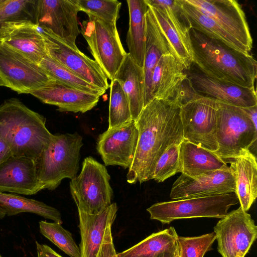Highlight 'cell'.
I'll list each match as a JSON object with an SVG mask.
<instances>
[{
	"instance_id": "6da1fadb",
	"label": "cell",
	"mask_w": 257,
	"mask_h": 257,
	"mask_svg": "<svg viewBox=\"0 0 257 257\" xmlns=\"http://www.w3.org/2000/svg\"><path fill=\"white\" fill-rule=\"evenodd\" d=\"M180 107L175 99L154 98L143 108L135 121L138 139L126 175L128 183L151 180L155 165L162 154L171 145H180L184 140Z\"/></svg>"
},
{
	"instance_id": "7a4b0ae2",
	"label": "cell",
	"mask_w": 257,
	"mask_h": 257,
	"mask_svg": "<svg viewBox=\"0 0 257 257\" xmlns=\"http://www.w3.org/2000/svg\"><path fill=\"white\" fill-rule=\"evenodd\" d=\"M193 64L205 75L255 88L257 62L251 54L237 51L193 29L190 30Z\"/></svg>"
},
{
	"instance_id": "3957f363",
	"label": "cell",
	"mask_w": 257,
	"mask_h": 257,
	"mask_svg": "<svg viewBox=\"0 0 257 257\" xmlns=\"http://www.w3.org/2000/svg\"><path fill=\"white\" fill-rule=\"evenodd\" d=\"M52 136L46 118L19 99L12 98L0 104V138L8 144L13 156L37 161Z\"/></svg>"
},
{
	"instance_id": "277c9868",
	"label": "cell",
	"mask_w": 257,
	"mask_h": 257,
	"mask_svg": "<svg viewBox=\"0 0 257 257\" xmlns=\"http://www.w3.org/2000/svg\"><path fill=\"white\" fill-rule=\"evenodd\" d=\"M82 137L77 133L53 135L37 161L38 178L43 189L53 190L62 180H71L79 170Z\"/></svg>"
},
{
	"instance_id": "5b68a950",
	"label": "cell",
	"mask_w": 257,
	"mask_h": 257,
	"mask_svg": "<svg viewBox=\"0 0 257 257\" xmlns=\"http://www.w3.org/2000/svg\"><path fill=\"white\" fill-rule=\"evenodd\" d=\"M214 153L226 163L256 145L257 128L242 107L219 102Z\"/></svg>"
},
{
	"instance_id": "8992f818",
	"label": "cell",
	"mask_w": 257,
	"mask_h": 257,
	"mask_svg": "<svg viewBox=\"0 0 257 257\" xmlns=\"http://www.w3.org/2000/svg\"><path fill=\"white\" fill-rule=\"evenodd\" d=\"M110 179L105 165L91 156L85 158L80 173L69 184L78 211L97 214L108 207L113 195Z\"/></svg>"
},
{
	"instance_id": "52a82bcc",
	"label": "cell",
	"mask_w": 257,
	"mask_h": 257,
	"mask_svg": "<svg viewBox=\"0 0 257 257\" xmlns=\"http://www.w3.org/2000/svg\"><path fill=\"white\" fill-rule=\"evenodd\" d=\"M239 203L236 194L231 193L155 203L147 210L151 219L163 224L179 219L211 217L222 218L229 208Z\"/></svg>"
},
{
	"instance_id": "ba28073f",
	"label": "cell",
	"mask_w": 257,
	"mask_h": 257,
	"mask_svg": "<svg viewBox=\"0 0 257 257\" xmlns=\"http://www.w3.org/2000/svg\"><path fill=\"white\" fill-rule=\"evenodd\" d=\"M88 16L81 24L80 32L94 60L112 80L127 53L121 44L116 23Z\"/></svg>"
},
{
	"instance_id": "9c48e42d",
	"label": "cell",
	"mask_w": 257,
	"mask_h": 257,
	"mask_svg": "<svg viewBox=\"0 0 257 257\" xmlns=\"http://www.w3.org/2000/svg\"><path fill=\"white\" fill-rule=\"evenodd\" d=\"M219 101L203 96L192 100L180 108L184 139L214 152Z\"/></svg>"
},
{
	"instance_id": "30bf717a",
	"label": "cell",
	"mask_w": 257,
	"mask_h": 257,
	"mask_svg": "<svg viewBox=\"0 0 257 257\" xmlns=\"http://www.w3.org/2000/svg\"><path fill=\"white\" fill-rule=\"evenodd\" d=\"M0 79L18 93H29L53 80L40 65L1 42Z\"/></svg>"
},
{
	"instance_id": "8fae6325",
	"label": "cell",
	"mask_w": 257,
	"mask_h": 257,
	"mask_svg": "<svg viewBox=\"0 0 257 257\" xmlns=\"http://www.w3.org/2000/svg\"><path fill=\"white\" fill-rule=\"evenodd\" d=\"M117 209L116 203H113L97 214H88L78 211L81 257H111L116 253L111 226Z\"/></svg>"
},
{
	"instance_id": "7c38bea8",
	"label": "cell",
	"mask_w": 257,
	"mask_h": 257,
	"mask_svg": "<svg viewBox=\"0 0 257 257\" xmlns=\"http://www.w3.org/2000/svg\"><path fill=\"white\" fill-rule=\"evenodd\" d=\"M222 257H245L257 237V226L240 206L228 212L214 227Z\"/></svg>"
},
{
	"instance_id": "4fadbf2b",
	"label": "cell",
	"mask_w": 257,
	"mask_h": 257,
	"mask_svg": "<svg viewBox=\"0 0 257 257\" xmlns=\"http://www.w3.org/2000/svg\"><path fill=\"white\" fill-rule=\"evenodd\" d=\"M45 43L47 55L100 89L109 87L107 77L100 66L76 48L68 45L50 31L39 28Z\"/></svg>"
},
{
	"instance_id": "5bb4252c",
	"label": "cell",
	"mask_w": 257,
	"mask_h": 257,
	"mask_svg": "<svg viewBox=\"0 0 257 257\" xmlns=\"http://www.w3.org/2000/svg\"><path fill=\"white\" fill-rule=\"evenodd\" d=\"M75 0H37L36 25L46 29L73 48L80 32Z\"/></svg>"
},
{
	"instance_id": "9a60e30c",
	"label": "cell",
	"mask_w": 257,
	"mask_h": 257,
	"mask_svg": "<svg viewBox=\"0 0 257 257\" xmlns=\"http://www.w3.org/2000/svg\"><path fill=\"white\" fill-rule=\"evenodd\" d=\"M193 87L200 95L239 107L257 105L255 88H248L208 76L193 64L185 70Z\"/></svg>"
},
{
	"instance_id": "2e32d148",
	"label": "cell",
	"mask_w": 257,
	"mask_h": 257,
	"mask_svg": "<svg viewBox=\"0 0 257 257\" xmlns=\"http://www.w3.org/2000/svg\"><path fill=\"white\" fill-rule=\"evenodd\" d=\"M214 20L250 53L252 38L245 14L235 0H185Z\"/></svg>"
},
{
	"instance_id": "e0dca14e",
	"label": "cell",
	"mask_w": 257,
	"mask_h": 257,
	"mask_svg": "<svg viewBox=\"0 0 257 257\" xmlns=\"http://www.w3.org/2000/svg\"><path fill=\"white\" fill-rule=\"evenodd\" d=\"M235 192L234 177L229 167L195 177L181 174L172 185L170 197L176 200Z\"/></svg>"
},
{
	"instance_id": "ac0fdd59",
	"label": "cell",
	"mask_w": 257,
	"mask_h": 257,
	"mask_svg": "<svg viewBox=\"0 0 257 257\" xmlns=\"http://www.w3.org/2000/svg\"><path fill=\"white\" fill-rule=\"evenodd\" d=\"M138 130L134 121L107 129L99 135L96 150L105 166L129 168L135 156Z\"/></svg>"
},
{
	"instance_id": "d6986e66",
	"label": "cell",
	"mask_w": 257,
	"mask_h": 257,
	"mask_svg": "<svg viewBox=\"0 0 257 257\" xmlns=\"http://www.w3.org/2000/svg\"><path fill=\"white\" fill-rule=\"evenodd\" d=\"M43 189L35 160L12 156L0 164L1 192L31 195Z\"/></svg>"
},
{
	"instance_id": "ffe728a7",
	"label": "cell",
	"mask_w": 257,
	"mask_h": 257,
	"mask_svg": "<svg viewBox=\"0 0 257 257\" xmlns=\"http://www.w3.org/2000/svg\"><path fill=\"white\" fill-rule=\"evenodd\" d=\"M29 93L42 102L58 107L61 112L84 113L94 107L100 96L72 87L56 80Z\"/></svg>"
},
{
	"instance_id": "44dd1931",
	"label": "cell",
	"mask_w": 257,
	"mask_h": 257,
	"mask_svg": "<svg viewBox=\"0 0 257 257\" xmlns=\"http://www.w3.org/2000/svg\"><path fill=\"white\" fill-rule=\"evenodd\" d=\"M0 42L39 65L47 55L43 36L31 22L4 26L0 30Z\"/></svg>"
},
{
	"instance_id": "7402d4cb",
	"label": "cell",
	"mask_w": 257,
	"mask_h": 257,
	"mask_svg": "<svg viewBox=\"0 0 257 257\" xmlns=\"http://www.w3.org/2000/svg\"><path fill=\"white\" fill-rule=\"evenodd\" d=\"M145 49L143 67L144 78V107L153 100L151 88L154 69L163 55L171 53L168 43L149 5L145 14Z\"/></svg>"
},
{
	"instance_id": "603a6c76",
	"label": "cell",
	"mask_w": 257,
	"mask_h": 257,
	"mask_svg": "<svg viewBox=\"0 0 257 257\" xmlns=\"http://www.w3.org/2000/svg\"><path fill=\"white\" fill-rule=\"evenodd\" d=\"M235 182L236 192L240 207L248 211L257 196V163L250 151L226 162Z\"/></svg>"
},
{
	"instance_id": "cb8c5ba5",
	"label": "cell",
	"mask_w": 257,
	"mask_h": 257,
	"mask_svg": "<svg viewBox=\"0 0 257 257\" xmlns=\"http://www.w3.org/2000/svg\"><path fill=\"white\" fill-rule=\"evenodd\" d=\"M183 65L171 53L163 55L155 66L152 74V99H173L182 80L186 77Z\"/></svg>"
},
{
	"instance_id": "d4e9b609",
	"label": "cell",
	"mask_w": 257,
	"mask_h": 257,
	"mask_svg": "<svg viewBox=\"0 0 257 257\" xmlns=\"http://www.w3.org/2000/svg\"><path fill=\"white\" fill-rule=\"evenodd\" d=\"M181 173L195 177L229 167L227 163L213 152L185 140L180 147Z\"/></svg>"
},
{
	"instance_id": "484cf974",
	"label": "cell",
	"mask_w": 257,
	"mask_h": 257,
	"mask_svg": "<svg viewBox=\"0 0 257 257\" xmlns=\"http://www.w3.org/2000/svg\"><path fill=\"white\" fill-rule=\"evenodd\" d=\"M113 79L119 82L126 94L132 119L136 121L144 107L143 68L138 65L127 53Z\"/></svg>"
},
{
	"instance_id": "4316f807",
	"label": "cell",
	"mask_w": 257,
	"mask_h": 257,
	"mask_svg": "<svg viewBox=\"0 0 257 257\" xmlns=\"http://www.w3.org/2000/svg\"><path fill=\"white\" fill-rule=\"evenodd\" d=\"M129 27L126 42L128 53L140 67L143 68L145 48V14L148 9L146 0H127Z\"/></svg>"
},
{
	"instance_id": "83f0119b",
	"label": "cell",
	"mask_w": 257,
	"mask_h": 257,
	"mask_svg": "<svg viewBox=\"0 0 257 257\" xmlns=\"http://www.w3.org/2000/svg\"><path fill=\"white\" fill-rule=\"evenodd\" d=\"M182 10L193 29L205 36L224 43L231 48L246 54V49L235 38L228 33L214 20L202 13L185 0H179Z\"/></svg>"
},
{
	"instance_id": "f1b7e54d",
	"label": "cell",
	"mask_w": 257,
	"mask_h": 257,
	"mask_svg": "<svg viewBox=\"0 0 257 257\" xmlns=\"http://www.w3.org/2000/svg\"><path fill=\"white\" fill-rule=\"evenodd\" d=\"M0 208L10 216L23 212L37 214L55 222L62 224L61 214L56 208L44 202L14 193L0 191Z\"/></svg>"
},
{
	"instance_id": "f546056e",
	"label": "cell",
	"mask_w": 257,
	"mask_h": 257,
	"mask_svg": "<svg viewBox=\"0 0 257 257\" xmlns=\"http://www.w3.org/2000/svg\"><path fill=\"white\" fill-rule=\"evenodd\" d=\"M178 234L174 227L153 233L132 247L117 253V257H157L177 247Z\"/></svg>"
},
{
	"instance_id": "4dcf8cb0",
	"label": "cell",
	"mask_w": 257,
	"mask_h": 257,
	"mask_svg": "<svg viewBox=\"0 0 257 257\" xmlns=\"http://www.w3.org/2000/svg\"><path fill=\"white\" fill-rule=\"evenodd\" d=\"M148 5L168 43L171 53L183 65L185 69H188L193 62L190 38L185 37L176 30L160 9Z\"/></svg>"
},
{
	"instance_id": "1f68e13d",
	"label": "cell",
	"mask_w": 257,
	"mask_h": 257,
	"mask_svg": "<svg viewBox=\"0 0 257 257\" xmlns=\"http://www.w3.org/2000/svg\"><path fill=\"white\" fill-rule=\"evenodd\" d=\"M39 65L53 79L72 87L100 96L106 91L86 81L47 55L42 60Z\"/></svg>"
},
{
	"instance_id": "d6a6232c",
	"label": "cell",
	"mask_w": 257,
	"mask_h": 257,
	"mask_svg": "<svg viewBox=\"0 0 257 257\" xmlns=\"http://www.w3.org/2000/svg\"><path fill=\"white\" fill-rule=\"evenodd\" d=\"M37 0H0V30L21 22L36 24Z\"/></svg>"
},
{
	"instance_id": "836d02e7",
	"label": "cell",
	"mask_w": 257,
	"mask_h": 257,
	"mask_svg": "<svg viewBox=\"0 0 257 257\" xmlns=\"http://www.w3.org/2000/svg\"><path fill=\"white\" fill-rule=\"evenodd\" d=\"M109 87L108 129L133 121L128 98L119 82L111 80Z\"/></svg>"
},
{
	"instance_id": "e575fe53",
	"label": "cell",
	"mask_w": 257,
	"mask_h": 257,
	"mask_svg": "<svg viewBox=\"0 0 257 257\" xmlns=\"http://www.w3.org/2000/svg\"><path fill=\"white\" fill-rule=\"evenodd\" d=\"M41 234L70 257H81L79 247L71 233L61 224L41 220L39 222Z\"/></svg>"
},
{
	"instance_id": "d590c367",
	"label": "cell",
	"mask_w": 257,
	"mask_h": 257,
	"mask_svg": "<svg viewBox=\"0 0 257 257\" xmlns=\"http://www.w3.org/2000/svg\"><path fill=\"white\" fill-rule=\"evenodd\" d=\"M80 11L106 22L116 23L121 3L116 0H75Z\"/></svg>"
},
{
	"instance_id": "8d00e7d4",
	"label": "cell",
	"mask_w": 257,
	"mask_h": 257,
	"mask_svg": "<svg viewBox=\"0 0 257 257\" xmlns=\"http://www.w3.org/2000/svg\"><path fill=\"white\" fill-rule=\"evenodd\" d=\"M180 145L172 144L162 154L155 165L151 179L162 182L176 173H181Z\"/></svg>"
},
{
	"instance_id": "74e56055",
	"label": "cell",
	"mask_w": 257,
	"mask_h": 257,
	"mask_svg": "<svg viewBox=\"0 0 257 257\" xmlns=\"http://www.w3.org/2000/svg\"><path fill=\"white\" fill-rule=\"evenodd\" d=\"M151 6L160 9L174 28L187 38L190 37L191 27L179 0H146Z\"/></svg>"
},
{
	"instance_id": "f35d334b",
	"label": "cell",
	"mask_w": 257,
	"mask_h": 257,
	"mask_svg": "<svg viewBox=\"0 0 257 257\" xmlns=\"http://www.w3.org/2000/svg\"><path fill=\"white\" fill-rule=\"evenodd\" d=\"M216 239L215 233H207L199 236H178L177 245L179 257H203L211 250Z\"/></svg>"
},
{
	"instance_id": "ab89813d",
	"label": "cell",
	"mask_w": 257,
	"mask_h": 257,
	"mask_svg": "<svg viewBox=\"0 0 257 257\" xmlns=\"http://www.w3.org/2000/svg\"><path fill=\"white\" fill-rule=\"evenodd\" d=\"M200 96L186 76L178 86L173 99L177 100L181 106Z\"/></svg>"
},
{
	"instance_id": "60d3db41",
	"label": "cell",
	"mask_w": 257,
	"mask_h": 257,
	"mask_svg": "<svg viewBox=\"0 0 257 257\" xmlns=\"http://www.w3.org/2000/svg\"><path fill=\"white\" fill-rule=\"evenodd\" d=\"M37 257H63L50 246L36 241Z\"/></svg>"
},
{
	"instance_id": "b9f144b4",
	"label": "cell",
	"mask_w": 257,
	"mask_h": 257,
	"mask_svg": "<svg viewBox=\"0 0 257 257\" xmlns=\"http://www.w3.org/2000/svg\"><path fill=\"white\" fill-rule=\"evenodd\" d=\"M13 156L8 144L0 138V164Z\"/></svg>"
},
{
	"instance_id": "7bdbcfd3",
	"label": "cell",
	"mask_w": 257,
	"mask_h": 257,
	"mask_svg": "<svg viewBox=\"0 0 257 257\" xmlns=\"http://www.w3.org/2000/svg\"><path fill=\"white\" fill-rule=\"evenodd\" d=\"M243 110L248 114L253 122L254 125L256 126L257 119V105L250 107H242Z\"/></svg>"
},
{
	"instance_id": "ee69618b",
	"label": "cell",
	"mask_w": 257,
	"mask_h": 257,
	"mask_svg": "<svg viewBox=\"0 0 257 257\" xmlns=\"http://www.w3.org/2000/svg\"><path fill=\"white\" fill-rule=\"evenodd\" d=\"M178 247V246H177ZM177 248L173 250L162 252L159 254L157 257H174Z\"/></svg>"
},
{
	"instance_id": "f6af8a7d",
	"label": "cell",
	"mask_w": 257,
	"mask_h": 257,
	"mask_svg": "<svg viewBox=\"0 0 257 257\" xmlns=\"http://www.w3.org/2000/svg\"><path fill=\"white\" fill-rule=\"evenodd\" d=\"M6 214H5L3 210L0 208V219H2L5 217Z\"/></svg>"
},
{
	"instance_id": "bcb514c9",
	"label": "cell",
	"mask_w": 257,
	"mask_h": 257,
	"mask_svg": "<svg viewBox=\"0 0 257 257\" xmlns=\"http://www.w3.org/2000/svg\"><path fill=\"white\" fill-rule=\"evenodd\" d=\"M177 246H178V245H177ZM174 257H179L178 247H177V250H176V252H175V256H174Z\"/></svg>"
},
{
	"instance_id": "7dc6e473",
	"label": "cell",
	"mask_w": 257,
	"mask_h": 257,
	"mask_svg": "<svg viewBox=\"0 0 257 257\" xmlns=\"http://www.w3.org/2000/svg\"><path fill=\"white\" fill-rule=\"evenodd\" d=\"M0 86H5L4 83H3V82L2 81V80L1 79H0Z\"/></svg>"
},
{
	"instance_id": "c3c4849f",
	"label": "cell",
	"mask_w": 257,
	"mask_h": 257,
	"mask_svg": "<svg viewBox=\"0 0 257 257\" xmlns=\"http://www.w3.org/2000/svg\"><path fill=\"white\" fill-rule=\"evenodd\" d=\"M0 257H3V256L0 254Z\"/></svg>"
}]
</instances>
